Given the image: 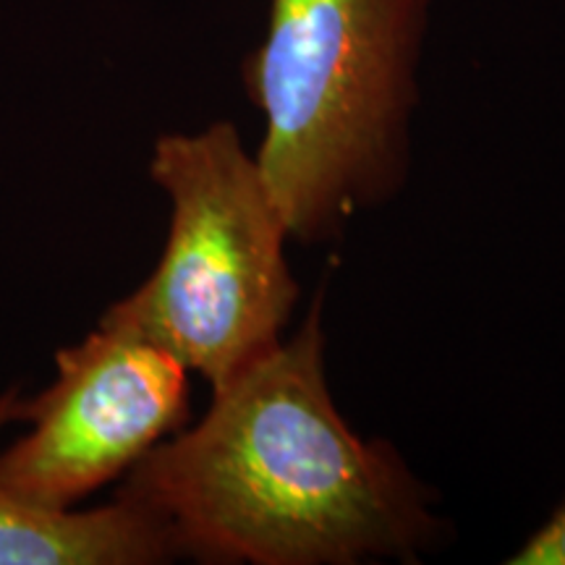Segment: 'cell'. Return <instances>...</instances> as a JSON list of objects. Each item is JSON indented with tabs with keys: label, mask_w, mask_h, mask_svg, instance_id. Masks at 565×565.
<instances>
[{
	"label": "cell",
	"mask_w": 565,
	"mask_h": 565,
	"mask_svg": "<svg viewBox=\"0 0 565 565\" xmlns=\"http://www.w3.org/2000/svg\"><path fill=\"white\" fill-rule=\"evenodd\" d=\"M511 565H565V505L515 553Z\"/></svg>",
	"instance_id": "6"
},
{
	"label": "cell",
	"mask_w": 565,
	"mask_h": 565,
	"mask_svg": "<svg viewBox=\"0 0 565 565\" xmlns=\"http://www.w3.org/2000/svg\"><path fill=\"white\" fill-rule=\"evenodd\" d=\"M189 419V370L173 353L97 322L84 341L55 353V380L17 401L30 424L0 454V484L34 505L71 511L129 475Z\"/></svg>",
	"instance_id": "4"
},
{
	"label": "cell",
	"mask_w": 565,
	"mask_h": 565,
	"mask_svg": "<svg viewBox=\"0 0 565 565\" xmlns=\"http://www.w3.org/2000/svg\"><path fill=\"white\" fill-rule=\"evenodd\" d=\"M322 356L320 296L291 341L212 391L207 414L154 445L118 494L202 563L414 561L440 532L433 494L391 445L353 435Z\"/></svg>",
	"instance_id": "1"
},
{
	"label": "cell",
	"mask_w": 565,
	"mask_h": 565,
	"mask_svg": "<svg viewBox=\"0 0 565 565\" xmlns=\"http://www.w3.org/2000/svg\"><path fill=\"white\" fill-rule=\"evenodd\" d=\"M19 387L0 395V429L13 422ZM179 557L152 511L116 494L95 511H53L0 484V565H152Z\"/></svg>",
	"instance_id": "5"
},
{
	"label": "cell",
	"mask_w": 565,
	"mask_h": 565,
	"mask_svg": "<svg viewBox=\"0 0 565 565\" xmlns=\"http://www.w3.org/2000/svg\"><path fill=\"white\" fill-rule=\"evenodd\" d=\"M150 179L171 200L166 249L100 322L173 353L217 391L282 343L299 299L282 254L288 231L228 121L162 134Z\"/></svg>",
	"instance_id": "3"
},
{
	"label": "cell",
	"mask_w": 565,
	"mask_h": 565,
	"mask_svg": "<svg viewBox=\"0 0 565 565\" xmlns=\"http://www.w3.org/2000/svg\"><path fill=\"white\" fill-rule=\"evenodd\" d=\"M429 0H270L244 76L265 113L257 168L288 236L328 242L406 175Z\"/></svg>",
	"instance_id": "2"
}]
</instances>
